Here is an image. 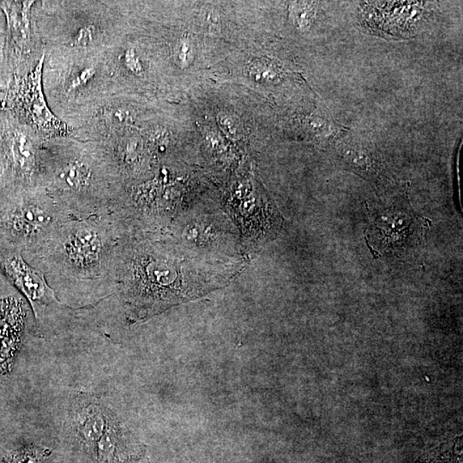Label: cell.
Segmentation results:
<instances>
[{"label":"cell","mask_w":463,"mask_h":463,"mask_svg":"<svg viewBox=\"0 0 463 463\" xmlns=\"http://www.w3.org/2000/svg\"><path fill=\"white\" fill-rule=\"evenodd\" d=\"M161 244L143 242L126 249L120 280L127 313L142 320L218 287L205 270Z\"/></svg>","instance_id":"1"},{"label":"cell","mask_w":463,"mask_h":463,"mask_svg":"<svg viewBox=\"0 0 463 463\" xmlns=\"http://www.w3.org/2000/svg\"><path fill=\"white\" fill-rule=\"evenodd\" d=\"M66 270L79 278H92L107 265L110 242L107 231L96 220H68L46 245Z\"/></svg>","instance_id":"2"},{"label":"cell","mask_w":463,"mask_h":463,"mask_svg":"<svg viewBox=\"0 0 463 463\" xmlns=\"http://www.w3.org/2000/svg\"><path fill=\"white\" fill-rule=\"evenodd\" d=\"M65 215L66 212L53 210L44 203L29 202L2 214L0 222L12 235L35 245L37 249H44L69 220Z\"/></svg>","instance_id":"3"},{"label":"cell","mask_w":463,"mask_h":463,"mask_svg":"<svg viewBox=\"0 0 463 463\" xmlns=\"http://www.w3.org/2000/svg\"><path fill=\"white\" fill-rule=\"evenodd\" d=\"M113 417L112 412L91 395L78 393L71 398L68 424L79 443L94 456Z\"/></svg>","instance_id":"4"},{"label":"cell","mask_w":463,"mask_h":463,"mask_svg":"<svg viewBox=\"0 0 463 463\" xmlns=\"http://www.w3.org/2000/svg\"><path fill=\"white\" fill-rule=\"evenodd\" d=\"M1 265L8 278L31 303L36 318L46 305L57 300L44 275L29 265L20 254L4 258Z\"/></svg>","instance_id":"5"},{"label":"cell","mask_w":463,"mask_h":463,"mask_svg":"<svg viewBox=\"0 0 463 463\" xmlns=\"http://www.w3.org/2000/svg\"><path fill=\"white\" fill-rule=\"evenodd\" d=\"M44 58H41L39 65L29 76L27 81V106L29 116L37 128L44 131L46 133L63 134L68 133L66 125L59 121L53 116L46 107L44 94L41 91V68Z\"/></svg>","instance_id":"6"},{"label":"cell","mask_w":463,"mask_h":463,"mask_svg":"<svg viewBox=\"0 0 463 463\" xmlns=\"http://www.w3.org/2000/svg\"><path fill=\"white\" fill-rule=\"evenodd\" d=\"M92 169L78 160L69 161L59 170L55 177V186L66 193H80L88 188L92 180Z\"/></svg>","instance_id":"7"},{"label":"cell","mask_w":463,"mask_h":463,"mask_svg":"<svg viewBox=\"0 0 463 463\" xmlns=\"http://www.w3.org/2000/svg\"><path fill=\"white\" fill-rule=\"evenodd\" d=\"M11 157L15 167L24 173H31L36 166V150L23 133H16L11 144Z\"/></svg>","instance_id":"8"},{"label":"cell","mask_w":463,"mask_h":463,"mask_svg":"<svg viewBox=\"0 0 463 463\" xmlns=\"http://www.w3.org/2000/svg\"><path fill=\"white\" fill-rule=\"evenodd\" d=\"M49 452L37 446H27L8 454L2 463H48Z\"/></svg>","instance_id":"9"},{"label":"cell","mask_w":463,"mask_h":463,"mask_svg":"<svg viewBox=\"0 0 463 463\" xmlns=\"http://www.w3.org/2000/svg\"><path fill=\"white\" fill-rule=\"evenodd\" d=\"M19 344V337L0 339V375H5L11 371Z\"/></svg>","instance_id":"10"},{"label":"cell","mask_w":463,"mask_h":463,"mask_svg":"<svg viewBox=\"0 0 463 463\" xmlns=\"http://www.w3.org/2000/svg\"><path fill=\"white\" fill-rule=\"evenodd\" d=\"M314 15L315 6L311 3H300L292 10V19L296 26L300 29H307L311 25Z\"/></svg>","instance_id":"11"},{"label":"cell","mask_w":463,"mask_h":463,"mask_svg":"<svg viewBox=\"0 0 463 463\" xmlns=\"http://www.w3.org/2000/svg\"><path fill=\"white\" fill-rule=\"evenodd\" d=\"M252 71L256 72V76L259 78V80H273L278 76L273 66L266 62L255 63Z\"/></svg>","instance_id":"12"},{"label":"cell","mask_w":463,"mask_h":463,"mask_svg":"<svg viewBox=\"0 0 463 463\" xmlns=\"http://www.w3.org/2000/svg\"><path fill=\"white\" fill-rule=\"evenodd\" d=\"M95 74L96 71L93 68H86V69L80 71L79 74L71 80L69 91H75V89L83 86L89 80L94 78Z\"/></svg>","instance_id":"13"},{"label":"cell","mask_w":463,"mask_h":463,"mask_svg":"<svg viewBox=\"0 0 463 463\" xmlns=\"http://www.w3.org/2000/svg\"><path fill=\"white\" fill-rule=\"evenodd\" d=\"M93 37H94V27L85 26L80 29L78 34H76L73 45L79 46H88L91 44Z\"/></svg>","instance_id":"14"},{"label":"cell","mask_w":463,"mask_h":463,"mask_svg":"<svg viewBox=\"0 0 463 463\" xmlns=\"http://www.w3.org/2000/svg\"><path fill=\"white\" fill-rule=\"evenodd\" d=\"M125 62L129 70L134 72L141 71V65H140L138 58L136 56L134 50L130 49L127 51L125 57Z\"/></svg>","instance_id":"15"},{"label":"cell","mask_w":463,"mask_h":463,"mask_svg":"<svg viewBox=\"0 0 463 463\" xmlns=\"http://www.w3.org/2000/svg\"><path fill=\"white\" fill-rule=\"evenodd\" d=\"M0 308H1V304H0Z\"/></svg>","instance_id":"16"},{"label":"cell","mask_w":463,"mask_h":463,"mask_svg":"<svg viewBox=\"0 0 463 463\" xmlns=\"http://www.w3.org/2000/svg\"><path fill=\"white\" fill-rule=\"evenodd\" d=\"M0 376H2V375H0Z\"/></svg>","instance_id":"17"}]
</instances>
